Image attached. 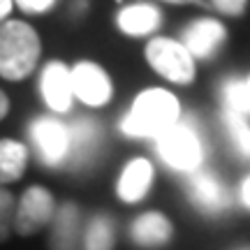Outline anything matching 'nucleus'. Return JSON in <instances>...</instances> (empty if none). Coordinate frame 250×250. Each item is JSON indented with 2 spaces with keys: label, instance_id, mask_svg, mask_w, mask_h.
<instances>
[{
  "label": "nucleus",
  "instance_id": "23",
  "mask_svg": "<svg viewBox=\"0 0 250 250\" xmlns=\"http://www.w3.org/2000/svg\"><path fill=\"white\" fill-rule=\"evenodd\" d=\"M12 5H14V0H0V26L7 21L9 12H12Z\"/></svg>",
  "mask_w": 250,
  "mask_h": 250
},
{
  "label": "nucleus",
  "instance_id": "1",
  "mask_svg": "<svg viewBox=\"0 0 250 250\" xmlns=\"http://www.w3.org/2000/svg\"><path fill=\"white\" fill-rule=\"evenodd\" d=\"M42 54V42L26 21H5L0 26V77L21 81L30 77Z\"/></svg>",
  "mask_w": 250,
  "mask_h": 250
},
{
  "label": "nucleus",
  "instance_id": "13",
  "mask_svg": "<svg viewBox=\"0 0 250 250\" xmlns=\"http://www.w3.org/2000/svg\"><path fill=\"white\" fill-rule=\"evenodd\" d=\"M118 28L123 30L125 35H132V37H142L153 33L155 28L160 26V12L153 7V5H130V7L121 9L118 14Z\"/></svg>",
  "mask_w": 250,
  "mask_h": 250
},
{
  "label": "nucleus",
  "instance_id": "17",
  "mask_svg": "<svg viewBox=\"0 0 250 250\" xmlns=\"http://www.w3.org/2000/svg\"><path fill=\"white\" fill-rule=\"evenodd\" d=\"M223 123H225V132L232 142L234 151L239 153L241 158L250 160V125L246 123L243 114H236L232 109H225L223 114Z\"/></svg>",
  "mask_w": 250,
  "mask_h": 250
},
{
  "label": "nucleus",
  "instance_id": "26",
  "mask_svg": "<svg viewBox=\"0 0 250 250\" xmlns=\"http://www.w3.org/2000/svg\"><path fill=\"white\" fill-rule=\"evenodd\" d=\"M167 2H176V5H186V2H197V0H167Z\"/></svg>",
  "mask_w": 250,
  "mask_h": 250
},
{
  "label": "nucleus",
  "instance_id": "19",
  "mask_svg": "<svg viewBox=\"0 0 250 250\" xmlns=\"http://www.w3.org/2000/svg\"><path fill=\"white\" fill-rule=\"evenodd\" d=\"M223 98H225V109H232L236 114H250V100H248V88H246V79L232 77L225 81L223 86Z\"/></svg>",
  "mask_w": 250,
  "mask_h": 250
},
{
  "label": "nucleus",
  "instance_id": "3",
  "mask_svg": "<svg viewBox=\"0 0 250 250\" xmlns=\"http://www.w3.org/2000/svg\"><path fill=\"white\" fill-rule=\"evenodd\" d=\"M146 61L160 77H165L171 83L186 86L195 79V58L176 40H169V37L151 40L146 46Z\"/></svg>",
  "mask_w": 250,
  "mask_h": 250
},
{
  "label": "nucleus",
  "instance_id": "6",
  "mask_svg": "<svg viewBox=\"0 0 250 250\" xmlns=\"http://www.w3.org/2000/svg\"><path fill=\"white\" fill-rule=\"evenodd\" d=\"M30 137H33V144H35V151L40 153V160L44 165L54 167V165H61L67 158L70 130L61 121L49 116L35 118L33 125H30Z\"/></svg>",
  "mask_w": 250,
  "mask_h": 250
},
{
  "label": "nucleus",
  "instance_id": "9",
  "mask_svg": "<svg viewBox=\"0 0 250 250\" xmlns=\"http://www.w3.org/2000/svg\"><path fill=\"white\" fill-rule=\"evenodd\" d=\"M227 37V30L215 19H197L183 30V42L192 58H211Z\"/></svg>",
  "mask_w": 250,
  "mask_h": 250
},
{
  "label": "nucleus",
  "instance_id": "7",
  "mask_svg": "<svg viewBox=\"0 0 250 250\" xmlns=\"http://www.w3.org/2000/svg\"><path fill=\"white\" fill-rule=\"evenodd\" d=\"M72 90L88 107H104L111 100V79L95 62L83 61L72 70Z\"/></svg>",
  "mask_w": 250,
  "mask_h": 250
},
{
  "label": "nucleus",
  "instance_id": "4",
  "mask_svg": "<svg viewBox=\"0 0 250 250\" xmlns=\"http://www.w3.org/2000/svg\"><path fill=\"white\" fill-rule=\"evenodd\" d=\"M158 153L174 169L195 171L202 162V144L195 127L188 123H174L158 137Z\"/></svg>",
  "mask_w": 250,
  "mask_h": 250
},
{
  "label": "nucleus",
  "instance_id": "2",
  "mask_svg": "<svg viewBox=\"0 0 250 250\" xmlns=\"http://www.w3.org/2000/svg\"><path fill=\"white\" fill-rule=\"evenodd\" d=\"M181 107L179 100L171 95L169 90L151 88L144 90L139 98L134 100L130 114L123 118L125 134L130 137H160L165 130H169L174 123H179Z\"/></svg>",
  "mask_w": 250,
  "mask_h": 250
},
{
  "label": "nucleus",
  "instance_id": "16",
  "mask_svg": "<svg viewBox=\"0 0 250 250\" xmlns=\"http://www.w3.org/2000/svg\"><path fill=\"white\" fill-rule=\"evenodd\" d=\"M54 229H51V248L54 250H70L77 234V206L65 204L54 215Z\"/></svg>",
  "mask_w": 250,
  "mask_h": 250
},
{
  "label": "nucleus",
  "instance_id": "11",
  "mask_svg": "<svg viewBox=\"0 0 250 250\" xmlns=\"http://www.w3.org/2000/svg\"><path fill=\"white\" fill-rule=\"evenodd\" d=\"M151 183H153V165L148 160H144V158H134L121 174L116 192L123 202L134 204V202L144 199V195L151 190Z\"/></svg>",
  "mask_w": 250,
  "mask_h": 250
},
{
  "label": "nucleus",
  "instance_id": "12",
  "mask_svg": "<svg viewBox=\"0 0 250 250\" xmlns=\"http://www.w3.org/2000/svg\"><path fill=\"white\" fill-rule=\"evenodd\" d=\"M132 241L144 248H158L171 239V223L162 213H144L130 227Z\"/></svg>",
  "mask_w": 250,
  "mask_h": 250
},
{
  "label": "nucleus",
  "instance_id": "24",
  "mask_svg": "<svg viewBox=\"0 0 250 250\" xmlns=\"http://www.w3.org/2000/svg\"><path fill=\"white\" fill-rule=\"evenodd\" d=\"M7 111H9V100H7V95L0 90V121L7 116Z\"/></svg>",
  "mask_w": 250,
  "mask_h": 250
},
{
  "label": "nucleus",
  "instance_id": "22",
  "mask_svg": "<svg viewBox=\"0 0 250 250\" xmlns=\"http://www.w3.org/2000/svg\"><path fill=\"white\" fill-rule=\"evenodd\" d=\"M19 9H23L26 14H44L54 7L58 0H14Z\"/></svg>",
  "mask_w": 250,
  "mask_h": 250
},
{
  "label": "nucleus",
  "instance_id": "21",
  "mask_svg": "<svg viewBox=\"0 0 250 250\" xmlns=\"http://www.w3.org/2000/svg\"><path fill=\"white\" fill-rule=\"evenodd\" d=\"M211 2L218 12H223L227 17H241L248 7V0H211Z\"/></svg>",
  "mask_w": 250,
  "mask_h": 250
},
{
  "label": "nucleus",
  "instance_id": "15",
  "mask_svg": "<svg viewBox=\"0 0 250 250\" xmlns=\"http://www.w3.org/2000/svg\"><path fill=\"white\" fill-rule=\"evenodd\" d=\"M98 142H100V130L95 121H79L70 130V151H67L65 160L83 162L86 158H90V153H93Z\"/></svg>",
  "mask_w": 250,
  "mask_h": 250
},
{
  "label": "nucleus",
  "instance_id": "25",
  "mask_svg": "<svg viewBox=\"0 0 250 250\" xmlns=\"http://www.w3.org/2000/svg\"><path fill=\"white\" fill-rule=\"evenodd\" d=\"M241 199L246 202V206H250V176L243 181V186H241Z\"/></svg>",
  "mask_w": 250,
  "mask_h": 250
},
{
  "label": "nucleus",
  "instance_id": "14",
  "mask_svg": "<svg viewBox=\"0 0 250 250\" xmlns=\"http://www.w3.org/2000/svg\"><path fill=\"white\" fill-rule=\"evenodd\" d=\"M28 165V151L21 142L0 139V186L17 183Z\"/></svg>",
  "mask_w": 250,
  "mask_h": 250
},
{
  "label": "nucleus",
  "instance_id": "5",
  "mask_svg": "<svg viewBox=\"0 0 250 250\" xmlns=\"http://www.w3.org/2000/svg\"><path fill=\"white\" fill-rule=\"evenodd\" d=\"M56 199L54 195L42 186H30L23 190V195L17 202V215H14V234L19 236H33L42 227L54 220Z\"/></svg>",
  "mask_w": 250,
  "mask_h": 250
},
{
  "label": "nucleus",
  "instance_id": "10",
  "mask_svg": "<svg viewBox=\"0 0 250 250\" xmlns=\"http://www.w3.org/2000/svg\"><path fill=\"white\" fill-rule=\"evenodd\" d=\"M188 192H190V199L195 202V206H199L206 213H220L229 202V195H227L225 186L211 171L195 174L188 183Z\"/></svg>",
  "mask_w": 250,
  "mask_h": 250
},
{
  "label": "nucleus",
  "instance_id": "27",
  "mask_svg": "<svg viewBox=\"0 0 250 250\" xmlns=\"http://www.w3.org/2000/svg\"><path fill=\"white\" fill-rule=\"evenodd\" d=\"M246 88H248V100H250V77L246 79Z\"/></svg>",
  "mask_w": 250,
  "mask_h": 250
},
{
  "label": "nucleus",
  "instance_id": "18",
  "mask_svg": "<svg viewBox=\"0 0 250 250\" xmlns=\"http://www.w3.org/2000/svg\"><path fill=\"white\" fill-rule=\"evenodd\" d=\"M114 248V225L109 218L98 215L88 225L86 232V250H111Z\"/></svg>",
  "mask_w": 250,
  "mask_h": 250
},
{
  "label": "nucleus",
  "instance_id": "20",
  "mask_svg": "<svg viewBox=\"0 0 250 250\" xmlns=\"http://www.w3.org/2000/svg\"><path fill=\"white\" fill-rule=\"evenodd\" d=\"M14 215H17V197L0 186V243H5L14 234Z\"/></svg>",
  "mask_w": 250,
  "mask_h": 250
},
{
  "label": "nucleus",
  "instance_id": "8",
  "mask_svg": "<svg viewBox=\"0 0 250 250\" xmlns=\"http://www.w3.org/2000/svg\"><path fill=\"white\" fill-rule=\"evenodd\" d=\"M40 90L42 98L54 111H67L74 98L72 90V70L61 61H51L44 65V70L40 74Z\"/></svg>",
  "mask_w": 250,
  "mask_h": 250
}]
</instances>
